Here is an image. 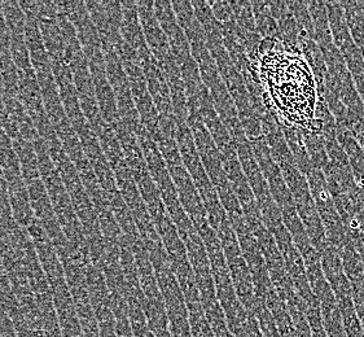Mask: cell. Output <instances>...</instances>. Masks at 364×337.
<instances>
[{
	"instance_id": "obj_12",
	"label": "cell",
	"mask_w": 364,
	"mask_h": 337,
	"mask_svg": "<svg viewBox=\"0 0 364 337\" xmlns=\"http://www.w3.org/2000/svg\"><path fill=\"white\" fill-rule=\"evenodd\" d=\"M9 52H11L12 60H14V63H15L20 73L34 72V68L31 64V58H30L29 48H28V44L25 41V34L11 36Z\"/></svg>"
},
{
	"instance_id": "obj_5",
	"label": "cell",
	"mask_w": 364,
	"mask_h": 337,
	"mask_svg": "<svg viewBox=\"0 0 364 337\" xmlns=\"http://www.w3.org/2000/svg\"><path fill=\"white\" fill-rule=\"evenodd\" d=\"M143 68H144V73H146L148 90L154 99V103L157 108L159 114H174L168 82L164 70L161 69L160 64L152 56L143 65Z\"/></svg>"
},
{
	"instance_id": "obj_2",
	"label": "cell",
	"mask_w": 364,
	"mask_h": 337,
	"mask_svg": "<svg viewBox=\"0 0 364 337\" xmlns=\"http://www.w3.org/2000/svg\"><path fill=\"white\" fill-rule=\"evenodd\" d=\"M86 7L102 38V48L117 50L124 42L121 34V22L124 16L122 1L90 0L86 1Z\"/></svg>"
},
{
	"instance_id": "obj_9",
	"label": "cell",
	"mask_w": 364,
	"mask_h": 337,
	"mask_svg": "<svg viewBox=\"0 0 364 337\" xmlns=\"http://www.w3.org/2000/svg\"><path fill=\"white\" fill-rule=\"evenodd\" d=\"M255 14V28L257 33L263 38H277L280 39V30L275 17L271 12L269 1H253L252 3Z\"/></svg>"
},
{
	"instance_id": "obj_1",
	"label": "cell",
	"mask_w": 364,
	"mask_h": 337,
	"mask_svg": "<svg viewBox=\"0 0 364 337\" xmlns=\"http://www.w3.org/2000/svg\"><path fill=\"white\" fill-rule=\"evenodd\" d=\"M306 176L316 210L319 213L326 230L328 242L333 245L336 250H338L349 236L346 234L343 220L336 209L335 201L328 188L326 176L321 168H314Z\"/></svg>"
},
{
	"instance_id": "obj_7",
	"label": "cell",
	"mask_w": 364,
	"mask_h": 337,
	"mask_svg": "<svg viewBox=\"0 0 364 337\" xmlns=\"http://www.w3.org/2000/svg\"><path fill=\"white\" fill-rule=\"evenodd\" d=\"M8 193L14 220L17 225L26 230L29 228L30 223L36 220V215L33 210L29 187L25 183L23 178L8 182Z\"/></svg>"
},
{
	"instance_id": "obj_3",
	"label": "cell",
	"mask_w": 364,
	"mask_h": 337,
	"mask_svg": "<svg viewBox=\"0 0 364 337\" xmlns=\"http://www.w3.org/2000/svg\"><path fill=\"white\" fill-rule=\"evenodd\" d=\"M139 18L143 26L144 37L149 50L157 63H162L173 56L168 39L165 31L161 28L160 22L154 14V1L140 0L136 1Z\"/></svg>"
},
{
	"instance_id": "obj_6",
	"label": "cell",
	"mask_w": 364,
	"mask_h": 337,
	"mask_svg": "<svg viewBox=\"0 0 364 337\" xmlns=\"http://www.w3.org/2000/svg\"><path fill=\"white\" fill-rule=\"evenodd\" d=\"M90 70L92 74L96 100H97V105H99V109L102 113V119L105 121L107 125H109L113 129L121 122V119H119V113H118V107H117L116 94H114V90L112 87L110 82L108 81L105 66L94 68Z\"/></svg>"
},
{
	"instance_id": "obj_13",
	"label": "cell",
	"mask_w": 364,
	"mask_h": 337,
	"mask_svg": "<svg viewBox=\"0 0 364 337\" xmlns=\"http://www.w3.org/2000/svg\"><path fill=\"white\" fill-rule=\"evenodd\" d=\"M4 85H3V78H1V74H0V103H3L4 100Z\"/></svg>"
},
{
	"instance_id": "obj_10",
	"label": "cell",
	"mask_w": 364,
	"mask_h": 337,
	"mask_svg": "<svg viewBox=\"0 0 364 337\" xmlns=\"http://www.w3.org/2000/svg\"><path fill=\"white\" fill-rule=\"evenodd\" d=\"M351 37L360 50L364 48V14L358 1H343Z\"/></svg>"
},
{
	"instance_id": "obj_11",
	"label": "cell",
	"mask_w": 364,
	"mask_h": 337,
	"mask_svg": "<svg viewBox=\"0 0 364 337\" xmlns=\"http://www.w3.org/2000/svg\"><path fill=\"white\" fill-rule=\"evenodd\" d=\"M0 7L3 11V15L7 22L8 29L11 36H22L25 34V25H26V15L22 11L21 6L18 1L15 0H7L0 1Z\"/></svg>"
},
{
	"instance_id": "obj_4",
	"label": "cell",
	"mask_w": 364,
	"mask_h": 337,
	"mask_svg": "<svg viewBox=\"0 0 364 337\" xmlns=\"http://www.w3.org/2000/svg\"><path fill=\"white\" fill-rule=\"evenodd\" d=\"M122 9H124L122 22H121L122 39L132 47L134 51L138 53L141 65H144L154 55L146 44L143 26H141L140 18H139L136 1L124 0L122 1Z\"/></svg>"
},
{
	"instance_id": "obj_8",
	"label": "cell",
	"mask_w": 364,
	"mask_h": 337,
	"mask_svg": "<svg viewBox=\"0 0 364 337\" xmlns=\"http://www.w3.org/2000/svg\"><path fill=\"white\" fill-rule=\"evenodd\" d=\"M14 147H15L16 154L20 160L22 178H23L25 183H33V182H37L39 179H42L34 143L20 138V139L14 140Z\"/></svg>"
}]
</instances>
